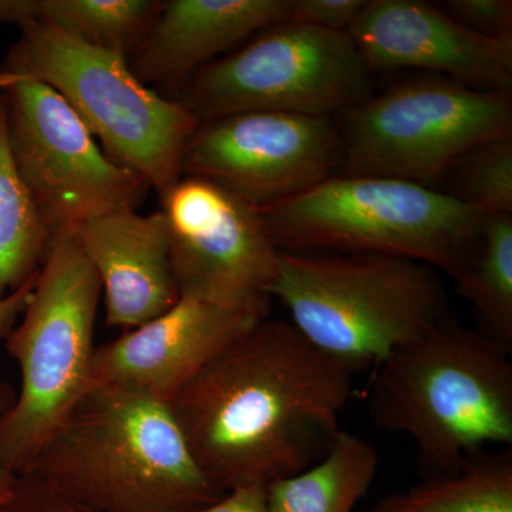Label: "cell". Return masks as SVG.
<instances>
[{
  "instance_id": "cell-20",
  "label": "cell",
  "mask_w": 512,
  "mask_h": 512,
  "mask_svg": "<svg viewBox=\"0 0 512 512\" xmlns=\"http://www.w3.org/2000/svg\"><path fill=\"white\" fill-rule=\"evenodd\" d=\"M456 291L476 312L480 332L512 352V218L485 217L476 254L454 278Z\"/></svg>"
},
{
  "instance_id": "cell-6",
  "label": "cell",
  "mask_w": 512,
  "mask_h": 512,
  "mask_svg": "<svg viewBox=\"0 0 512 512\" xmlns=\"http://www.w3.org/2000/svg\"><path fill=\"white\" fill-rule=\"evenodd\" d=\"M100 298L99 276L72 229L57 232L25 311L5 338L20 390L0 417V461L15 476L30 470L92 386Z\"/></svg>"
},
{
  "instance_id": "cell-19",
  "label": "cell",
  "mask_w": 512,
  "mask_h": 512,
  "mask_svg": "<svg viewBox=\"0 0 512 512\" xmlns=\"http://www.w3.org/2000/svg\"><path fill=\"white\" fill-rule=\"evenodd\" d=\"M50 234L10 157L0 94V299L18 291L45 262Z\"/></svg>"
},
{
  "instance_id": "cell-18",
  "label": "cell",
  "mask_w": 512,
  "mask_h": 512,
  "mask_svg": "<svg viewBox=\"0 0 512 512\" xmlns=\"http://www.w3.org/2000/svg\"><path fill=\"white\" fill-rule=\"evenodd\" d=\"M370 512H512L511 447L478 453L456 473L424 477Z\"/></svg>"
},
{
  "instance_id": "cell-21",
  "label": "cell",
  "mask_w": 512,
  "mask_h": 512,
  "mask_svg": "<svg viewBox=\"0 0 512 512\" xmlns=\"http://www.w3.org/2000/svg\"><path fill=\"white\" fill-rule=\"evenodd\" d=\"M42 19L87 45L128 57L163 9L160 0H42Z\"/></svg>"
},
{
  "instance_id": "cell-17",
  "label": "cell",
  "mask_w": 512,
  "mask_h": 512,
  "mask_svg": "<svg viewBox=\"0 0 512 512\" xmlns=\"http://www.w3.org/2000/svg\"><path fill=\"white\" fill-rule=\"evenodd\" d=\"M379 454L340 430L325 456L301 473L265 485L269 512H353L375 481Z\"/></svg>"
},
{
  "instance_id": "cell-7",
  "label": "cell",
  "mask_w": 512,
  "mask_h": 512,
  "mask_svg": "<svg viewBox=\"0 0 512 512\" xmlns=\"http://www.w3.org/2000/svg\"><path fill=\"white\" fill-rule=\"evenodd\" d=\"M0 73L55 89L113 163L163 195L183 177L185 147L200 120L140 82L120 53L87 45L46 22L20 26Z\"/></svg>"
},
{
  "instance_id": "cell-5",
  "label": "cell",
  "mask_w": 512,
  "mask_h": 512,
  "mask_svg": "<svg viewBox=\"0 0 512 512\" xmlns=\"http://www.w3.org/2000/svg\"><path fill=\"white\" fill-rule=\"evenodd\" d=\"M259 212L279 251L399 256L453 279L476 254L485 221L447 192L375 175H332Z\"/></svg>"
},
{
  "instance_id": "cell-29",
  "label": "cell",
  "mask_w": 512,
  "mask_h": 512,
  "mask_svg": "<svg viewBox=\"0 0 512 512\" xmlns=\"http://www.w3.org/2000/svg\"><path fill=\"white\" fill-rule=\"evenodd\" d=\"M13 400H15V397H13V394H10L9 387L5 383L0 382V417L12 406ZM16 480H18V476L10 473L8 468L3 466L2 461H0V504L9 500L10 495L13 493V488H15Z\"/></svg>"
},
{
  "instance_id": "cell-11",
  "label": "cell",
  "mask_w": 512,
  "mask_h": 512,
  "mask_svg": "<svg viewBox=\"0 0 512 512\" xmlns=\"http://www.w3.org/2000/svg\"><path fill=\"white\" fill-rule=\"evenodd\" d=\"M160 198L180 298L271 311L279 249L261 212L220 185L187 175Z\"/></svg>"
},
{
  "instance_id": "cell-25",
  "label": "cell",
  "mask_w": 512,
  "mask_h": 512,
  "mask_svg": "<svg viewBox=\"0 0 512 512\" xmlns=\"http://www.w3.org/2000/svg\"><path fill=\"white\" fill-rule=\"evenodd\" d=\"M366 0H289V20L316 28L348 32Z\"/></svg>"
},
{
  "instance_id": "cell-8",
  "label": "cell",
  "mask_w": 512,
  "mask_h": 512,
  "mask_svg": "<svg viewBox=\"0 0 512 512\" xmlns=\"http://www.w3.org/2000/svg\"><path fill=\"white\" fill-rule=\"evenodd\" d=\"M174 93L200 123L248 111L332 117L372 96V69L348 32L286 20L208 63Z\"/></svg>"
},
{
  "instance_id": "cell-9",
  "label": "cell",
  "mask_w": 512,
  "mask_h": 512,
  "mask_svg": "<svg viewBox=\"0 0 512 512\" xmlns=\"http://www.w3.org/2000/svg\"><path fill=\"white\" fill-rule=\"evenodd\" d=\"M339 137L342 175L430 187L471 148L512 137L511 94L443 76L414 77L346 111Z\"/></svg>"
},
{
  "instance_id": "cell-4",
  "label": "cell",
  "mask_w": 512,
  "mask_h": 512,
  "mask_svg": "<svg viewBox=\"0 0 512 512\" xmlns=\"http://www.w3.org/2000/svg\"><path fill=\"white\" fill-rule=\"evenodd\" d=\"M269 295L313 346L356 373L450 316L439 271L399 256L279 251Z\"/></svg>"
},
{
  "instance_id": "cell-3",
  "label": "cell",
  "mask_w": 512,
  "mask_h": 512,
  "mask_svg": "<svg viewBox=\"0 0 512 512\" xmlns=\"http://www.w3.org/2000/svg\"><path fill=\"white\" fill-rule=\"evenodd\" d=\"M511 353L447 316L377 366L370 419L416 448L424 477L453 474L512 444Z\"/></svg>"
},
{
  "instance_id": "cell-14",
  "label": "cell",
  "mask_w": 512,
  "mask_h": 512,
  "mask_svg": "<svg viewBox=\"0 0 512 512\" xmlns=\"http://www.w3.org/2000/svg\"><path fill=\"white\" fill-rule=\"evenodd\" d=\"M268 316L269 311L180 298L163 315L97 348L92 384H120L170 402L212 360Z\"/></svg>"
},
{
  "instance_id": "cell-1",
  "label": "cell",
  "mask_w": 512,
  "mask_h": 512,
  "mask_svg": "<svg viewBox=\"0 0 512 512\" xmlns=\"http://www.w3.org/2000/svg\"><path fill=\"white\" fill-rule=\"evenodd\" d=\"M355 375L289 320L268 316L168 404L202 473L228 493L301 473L325 456Z\"/></svg>"
},
{
  "instance_id": "cell-10",
  "label": "cell",
  "mask_w": 512,
  "mask_h": 512,
  "mask_svg": "<svg viewBox=\"0 0 512 512\" xmlns=\"http://www.w3.org/2000/svg\"><path fill=\"white\" fill-rule=\"evenodd\" d=\"M0 94L10 157L52 237L99 215L136 210L150 185L104 154L55 89L0 73Z\"/></svg>"
},
{
  "instance_id": "cell-22",
  "label": "cell",
  "mask_w": 512,
  "mask_h": 512,
  "mask_svg": "<svg viewBox=\"0 0 512 512\" xmlns=\"http://www.w3.org/2000/svg\"><path fill=\"white\" fill-rule=\"evenodd\" d=\"M448 195L480 214L512 212V137L495 138L471 148L444 175Z\"/></svg>"
},
{
  "instance_id": "cell-15",
  "label": "cell",
  "mask_w": 512,
  "mask_h": 512,
  "mask_svg": "<svg viewBox=\"0 0 512 512\" xmlns=\"http://www.w3.org/2000/svg\"><path fill=\"white\" fill-rule=\"evenodd\" d=\"M72 232L99 276L110 328L136 329L180 299L163 211L109 212L82 222Z\"/></svg>"
},
{
  "instance_id": "cell-23",
  "label": "cell",
  "mask_w": 512,
  "mask_h": 512,
  "mask_svg": "<svg viewBox=\"0 0 512 512\" xmlns=\"http://www.w3.org/2000/svg\"><path fill=\"white\" fill-rule=\"evenodd\" d=\"M440 8L478 35L491 39L512 35L511 0H446Z\"/></svg>"
},
{
  "instance_id": "cell-26",
  "label": "cell",
  "mask_w": 512,
  "mask_h": 512,
  "mask_svg": "<svg viewBox=\"0 0 512 512\" xmlns=\"http://www.w3.org/2000/svg\"><path fill=\"white\" fill-rule=\"evenodd\" d=\"M175 512H269L265 485H249L228 491L224 497L205 507Z\"/></svg>"
},
{
  "instance_id": "cell-27",
  "label": "cell",
  "mask_w": 512,
  "mask_h": 512,
  "mask_svg": "<svg viewBox=\"0 0 512 512\" xmlns=\"http://www.w3.org/2000/svg\"><path fill=\"white\" fill-rule=\"evenodd\" d=\"M39 274V272H37ZM37 275L30 279L28 284L23 285L18 291L10 293L5 298L0 299V340L5 339L9 335L13 326L18 323L20 316L25 311L26 303L36 284Z\"/></svg>"
},
{
  "instance_id": "cell-2",
  "label": "cell",
  "mask_w": 512,
  "mask_h": 512,
  "mask_svg": "<svg viewBox=\"0 0 512 512\" xmlns=\"http://www.w3.org/2000/svg\"><path fill=\"white\" fill-rule=\"evenodd\" d=\"M26 473L93 512L187 511L227 494L202 473L170 404L120 384H92Z\"/></svg>"
},
{
  "instance_id": "cell-16",
  "label": "cell",
  "mask_w": 512,
  "mask_h": 512,
  "mask_svg": "<svg viewBox=\"0 0 512 512\" xmlns=\"http://www.w3.org/2000/svg\"><path fill=\"white\" fill-rule=\"evenodd\" d=\"M289 15V0H168L128 64L148 87L175 92L215 56Z\"/></svg>"
},
{
  "instance_id": "cell-24",
  "label": "cell",
  "mask_w": 512,
  "mask_h": 512,
  "mask_svg": "<svg viewBox=\"0 0 512 512\" xmlns=\"http://www.w3.org/2000/svg\"><path fill=\"white\" fill-rule=\"evenodd\" d=\"M0 512H93L67 497L35 473L18 476L9 500L0 504Z\"/></svg>"
},
{
  "instance_id": "cell-28",
  "label": "cell",
  "mask_w": 512,
  "mask_h": 512,
  "mask_svg": "<svg viewBox=\"0 0 512 512\" xmlns=\"http://www.w3.org/2000/svg\"><path fill=\"white\" fill-rule=\"evenodd\" d=\"M42 0H0V25L23 26L42 19Z\"/></svg>"
},
{
  "instance_id": "cell-13",
  "label": "cell",
  "mask_w": 512,
  "mask_h": 512,
  "mask_svg": "<svg viewBox=\"0 0 512 512\" xmlns=\"http://www.w3.org/2000/svg\"><path fill=\"white\" fill-rule=\"evenodd\" d=\"M375 70L417 69L484 92L511 94L512 35H478L419 0H366L348 29Z\"/></svg>"
},
{
  "instance_id": "cell-12",
  "label": "cell",
  "mask_w": 512,
  "mask_h": 512,
  "mask_svg": "<svg viewBox=\"0 0 512 512\" xmlns=\"http://www.w3.org/2000/svg\"><path fill=\"white\" fill-rule=\"evenodd\" d=\"M339 165L332 117L248 111L198 124L185 147L183 177L212 181L265 210L328 180Z\"/></svg>"
}]
</instances>
